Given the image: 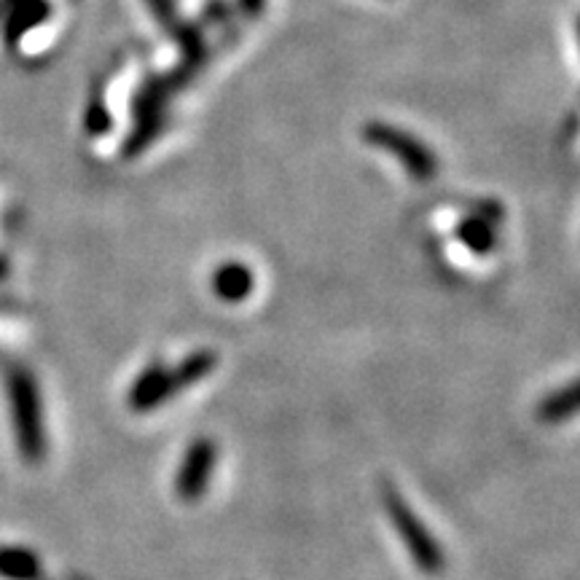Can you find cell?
<instances>
[{
    "instance_id": "6da1fadb",
    "label": "cell",
    "mask_w": 580,
    "mask_h": 580,
    "mask_svg": "<svg viewBox=\"0 0 580 580\" xmlns=\"http://www.w3.org/2000/svg\"><path fill=\"white\" fill-rule=\"evenodd\" d=\"M9 407L20 457L30 465L43 463L49 452L46 416H43L39 382L28 368H14L9 373Z\"/></svg>"
},
{
    "instance_id": "7a4b0ae2",
    "label": "cell",
    "mask_w": 580,
    "mask_h": 580,
    "mask_svg": "<svg viewBox=\"0 0 580 580\" xmlns=\"http://www.w3.org/2000/svg\"><path fill=\"white\" fill-rule=\"evenodd\" d=\"M382 508L416 570L425 572V576H441L446 570L444 548L425 527V521L416 516V510L411 508L407 497L390 482H382Z\"/></svg>"
},
{
    "instance_id": "3957f363",
    "label": "cell",
    "mask_w": 580,
    "mask_h": 580,
    "mask_svg": "<svg viewBox=\"0 0 580 580\" xmlns=\"http://www.w3.org/2000/svg\"><path fill=\"white\" fill-rule=\"evenodd\" d=\"M363 140L371 146L382 148L384 154H390L392 159L401 161V167L414 180H433L439 172V159L430 151L422 140H416L414 135L403 133V129L392 127L384 122H371L363 127Z\"/></svg>"
},
{
    "instance_id": "277c9868",
    "label": "cell",
    "mask_w": 580,
    "mask_h": 580,
    "mask_svg": "<svg viewBox=\"0 0 580 580\" xmlns=\"http://www.w3.org/2000/svg\"><path fill=\"white\" fill-rule=\"evenodd\" d=\"M218 465V444L210 439L191 441L175 476V495L183 503H199L208 492L210 478Z\"/></svg>"
},
{
    "instance_id": "5b68a950",
    "label": "cell",
    "mask_w": 580,
    "mask_h": 580,
    "mask_svg": "<svg viewBox=\"0 0 580 580\" xmlns=\"http://www.w3.org/2000/svg\"><path fill=\"white\" fill-rule=\"evenodd\" d=\"M172 398H178V390H175L170 366L154 360V363H148L137 373L133 387H129L127 407L135 414H151V411L165 407Z\"/></svg>"
},
{
    "instance_id": "8992f818",
    "label": "cell",
    "mask_w": 580,
    "mask_h": 580,
    "mask_svg": "<svg viewBox=\"0 0 580 580\" xmlns=\"http://www.w3.org/2000/svg\"><path fill=\"white\" fill-rule=\"evenodd\" d=\"M213 293L221 302L240 304L251 296L255 288V274L251 266L240 264V261H229V264L218 266L213 272Z\"/></svg>"
},
{
    "instance_id": "52a82bcc",
    "label": "cell",
    "mask_w": 580,
    "mask_h": 580,
    "mask_svg": "<svg viewBox=\"0 0 580 580\" xmlns=\"http://www.w3.org/2000/svg\"><path fill=\"white\" fill-rule=\"evenodd\" d=\"M215 368H218V352H213V349H197V352L186 355L183 360H178V363L170 366L178 396L183 390H189V387L202 382V379H208Z\"/></svg>"
},
{
    "instance_id": "ba28073f",
    "label": "cell",
    "mask_w": 580,
    "mask_h": 580,
    "mask_svg": "<svg viewBox=\"0 0 580 580\" xmlns=\"http://www.w3.org/2000/svg\"><path fill=\"white\" fill-rule=\"evenodd\" d=\"M578 411V382H567L565 387H557L553 392H548L538 407V420L546 425H559L567 422L570 416H576Z\"/></svg>"
},
{
    "instance_id": "9c48e42d",
    "label": "cell",
    "mask_w": 580,
    "mask_h": 580,
    "mask_svg": "<svg viewBox=\"0 0 580 580\" xmlns=\"http://www.w3.org/2000/svg\"><path fill=\"white\" fill-rule=\"evenodd\" d=\"M0 578L3 580H39L41 561L30 548H0Z\"/></svg>"
},
{
    "instance_id": "30bf717a",
    "label": "cell",
    "mask_w": 580,
    "mask_h": 580,
    "mask_svg": "<svg viewBox=\"0 0 580 580\" xmlns=\"http://www.w3.org/2000/svg\"><path fill=\"white\" fill-rule=\"evenodd\" d=\"M457 240L471 251L473 255H489L497 245V234L492 221L482 215H467L465 221L457 223Z\"/></svg>"
},
{
    "instance_id": "8fae6325",
    "label": "cell",
    "mask_w": 580,
    "mask_h": 580,
    "mask_svg": "<svg viewBox=\"0 0 580 580\" xmlns=\"http://www.w3.org/2000/svg\"><path fill=\"white\" fill-rule=\"evenodd\" d=\"M110 124H114V118L108 114V105H105V99L95 95L89 99V105H86V114H84V127L89 135H108L110 133Z\"/></svg>"
},
{
    "instance_id": "7c38bea8",
    "label": "cell",
    "mask_w": 580,
    "mask_h": 580,
    "mask_svg": "<svg viewBox=\"0 0 580 580\" xmlns=\"http://www.w3.org/2000/svg\"><path fill=\"white\" fill-rule=\"evenodd\" d=\"M148 11L156 17V22L167 30V33L175 35L180 30V11H178V0H146Z\"/></svg>"
},
{
    "instance_id": "4fadbf2b",
    "label": "cell",
    "mask_w": 580,
    "mask_h": 580,
    "mask_svg": "<svg viewBox=\"0 0 580 580\" xmlns=\"http://www.w3.org/2000/svg\"><path fill=\"white\" fill-rule=\"evenodd\" d=\"M236 6L245 17H261L266 9V0H236Z\"/></svg>"
}]
</instances>
